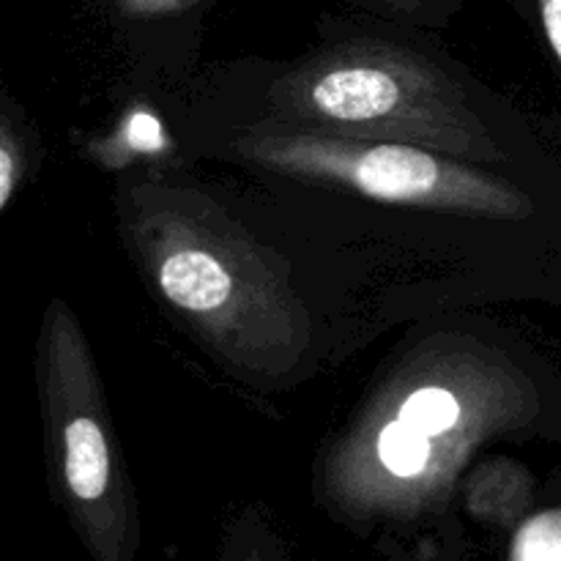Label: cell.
Segmentation results:
<instances>
[{
  "label": "cell",
  "instance_id": "6da1fadb",
  "mask_svg": "<svg viewBox=\"0 0 561 561\" xmlns=\"http://www.w3.org/2000/svg\"><path fill=\"white\" fill-rule=\"evenodd\" d=\"M351 179L359 190L378 201L409 203L422 201L436 192L442 181V168L436 159L416 148L381 146L370 148L351 164Z\"/></svg>",
  "mask_w": 561,
  "mask_h": 561
},
{
  "label": "cell",
  "instance_id": "7a4b0ae2",
  "mask_svg": "<svg viewBox=\"0 0 561 561\" xmlns=\"http://www.w3.org/2000/svg\"><path fill=\"white\" fill-rule=\"evenodd\" d=\"M398 82L378 69H340L312 88V104L337 121H373L398 104Z\"/></svg>",
  "mask_w": 561,
  "mask_h": 561
},
{
  "label": "cell",
  "instance_id": "3957f363",
  "mask_svg": "<svg viewBox=\"0 0 561 561\" xmlns=\"http://www.w3.org/2000/svg\"><path fill=\"white\" fill-rule=\"evenodd\" d=\"M159 285L175 307L190 312L217 310L233 290V279L222 263L195 250L170 255L159 272Z\"/></svg>",
  "mask_w": 561,
  "mask_h": 561
},
{
  "label": "cell",
  "instance_id": "277c9868",
  "mask_svg": "<svg viewBox=\"0 0 561 561\" xmlns=\"http://www.w3.org/2000/svg\"><path fill=\"white\" fill-rule=\"evenodd\" d=\"M64 444L69 488L77 499L93 502L107 491L110 477V455L102 427L91 416H77L66 425Z\"/></svg>",
  "mask_w": 561,
  "mask_h": 561
},
{
  "label": "cell",
  "instance_id": "5b68a950",
  "mask_svg": "<svg viewBox=\"0 0 561 561\" xmlns=\"http://www.w3.org/2000/svg\"><path fill=\"white\" fill-rule=\"evenodd\" d=\"M378 458L398 477L422 474L431 460V436L414 431L400 420L392 422L383 427L381 438H378Z\"/></svg>",
  "mask_w": 561,
  "mask_h": 561
},
{
  "label": "cell",
  "instance_id": "8992f818",
  "mask_svg": "<svg viewBox=\"0 0 561 561\" xmlns=\"http://www.w3.org/2000/svg\"><path fill=\"white\" fill-rule=\"evenodd\" d=\"M460 405L455 400V394H449L447 389L427 387L420 392L411 394L409 400L400 409V422H405L414 431L425 433V436H438V433H447L449 427L458 422Z\"/></svg>",
  "mask_w": 561,
  "mask_h": 561
},
{
  "label": "cell",
  "instance_id": "52a82bcc",
  "mask_svg": "<svg viewBox=\"0 0 561 561\" xmlns=\"http://www.w3.org/2000/svg\"><path fill=\"white\" fill-rule=\"evenodd\" d=\"M515 561H561V518H546L520 537Z\"/></svg>",
  "mask_w": 561,
  "mask_h": 561
},
{
  "label": "cell",
  "instance_id": "ba28073f",
  "mask_svg": "<svg viewBox=\"0 0 561 561\" xmlns=\"http://www.w3.org/2000/svg\"><path fill=\"white\" fill-rule=\"evenodd\" d=\"M542 20H546L548 38L561 58V0H542Z\"/></svg>",
  "mask_w": 561,
  "mask_h": 561
},
{
  "label": "cell",
  "instance_id": "9c48e42d",
  "mask_svg": "<svg viewBox=\"0 0 561 561\" xmlns=\"http://www.w3.org/2000/svg\"><path fill=\"white\" fill-rule=\"evenodd\" d=\"M14 192V159H11V148H0V208L9 206V197Z\"/></svg>",
  "mask_w": 561,
  "mask_h": 561
}]
</instances>
